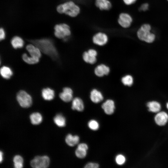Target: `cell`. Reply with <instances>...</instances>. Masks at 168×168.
Masks as SVG:
<instances>
[{"label": "cell", "mask_w": 168, "mask_h": 168, "mask_svg": "<svg viewBox=\"0 0 168 168\" xmlns=\"http://www.w3.org/2000/svg\"><path fill=\"white\" fill-rule=\"evenodd\" d=\"M29 41L37 46L41 52L49 56L53 60H57L58 53L52 40L48 38H42L30 40Z\"/></svg>", "instance_id": "cell-1"}, {"label": "cell", "mask_w": 168, "mask_h": 168, "mask_svg": "<svg viewBox=\"0 0 168 168\" xmlns=\"http://www.w3.org/2000/svg\"><path fill=\"white\" fill-rule=\"evenodd\" d=\"M57 10L60 13L65 14L72 17L77 16L80 11L79 7L72 1L59 5L57 7Z\"/></svg>", "instance_id": "cell-2"}, {"label": "cell", "mask_w": 168, "mask_h": 168, "mask_svg": "<svg viewBox=\"0 0 168 168\" xmlns=\"http://www.w3.org/2000/svg\"><path fill=\"white\" fill-rule=\"evenodd\" d=\"M151 26L149 24L142 25L138 30L137 35L141 40L148 43L152 42L155 38V35L150 32Z\"/></svg>", "instance_id": "cell-3"}, {"label": "cell", "mask_w": 168, "mask_h": 168, "mask_svg": "<svg viewBox=\"0 0 168 168\" xmlns=\"http://www.w3.org/2000/svg\"><path fill=\"white\" fill-rule=\"evenodd\" d=\"M55 36L60 39H65L69 36L71 31L69 26L67 24L62 23L56 25L54 27Z\"/></svg>", "instance_id": "cell-4"}, {"label": "cell", "mask_w": 168, "mask_h": 168, "mask_svg": "<svg viewBox=\"0 0 168 168\" xmlns=\"http://www.w3.org/2000/svg\"><path fill=\"white\" fill-rule=\"evenodd\" d=\"M16 99L20 105L23 108H28L32 104L31 96L23 90H21L17 93Z\"/></svg>", "instance_id": "cell-5"}, {"label": "cell", "mask_w": 168, "mask_h": 168, "mask_svg": "<svg viewBox=\"0 0 168 168\" xmlns=\"http://www.w3.org/2000/svg\"><path fill=\"white\" fill-rule=\"evenodd\" d=\"M49 158L46 156H37L30 162L31 166L34 168H46L49 166Z\"/></svg>", "instance_id": "cell-6"}, {"label": "cell", "mask_w": 168, "mask_h": 168, "mask_svg": "<svg viewBox=\"0 0 168 168\" xmlns=\"http://www.w3.org/2000/svg\"><path fill=\"white\" fill-rule=\"evenodd\" d=\"M97 55V51L94 49H91L83 53L82 58L85 62L91 64H93L96 61Z\"/></svg>", "instance_id": "cell-7"}, {"label": "cell", "mask_w": 168, "mask_h": 168, "mask_svg": "<svg viewBox=\"0 0 168 168\" xmlns=\"http://www.w3.org/2000/svg\"><path fill=\"white\" fill-rule=\"evenodd\" d=\"M132 21L131 16L128 14L125 13H121L118 19L119 25L124 28L129 27Z\"/></svg>", "instance_id": "cell-8"}, {"label": "cell", "mask_w": 168, "mask_h": 168, "mask_svg": "<svg viewBox=\"0 0 168 168\" xmlns=\"http://www.w3.org/2000/svg\"><path fill=\"white\" fill-rule=\"evenodd\" d=\"M93 43L99 46H102L105 45L108 41L107 35L103 32H98L95 34L92 38Z\"/></svg>", "instance_id": "cell-9"}, {"label": "cell", "mask_w": 168, "mask_h": 168, "mask_svg": "<svg viewBox=\"0 0 168 168\" xmlns=\"http://www.w3.org/2000/svg\"><path fill=\"white\" fill-rule=\"evenodd\" d=\"M60 99L65 102H69L73 99V91L69 87H65L63 90V92L59 95Z\"/></svg>", "instance_id": "cell-10"}, {"label": "cell", "mask_w": 168, "mask_h": 168, "mask_svg": "<svg viewBox=\"0 0 168 168\" xmlns=\"http://www.w3.org/2000/svg\"><path fill=\"white\" fill-rule=\"evenodd\" d=\"M105 113L108 115H111L114 112L115 108L114 101L111 99L106 100L101 105Z\"/></svg>", "instance_id": "cell-11"}, {"label": "cell", "mask_w": 168, "mask_h": 168, "mask_svg": "<svg viewBox=\"0 0 168 168\" xmlns=\"http://www.w3.org/2000/svg\"><path fill=\"white\" fill-rule=\"evenodd\" d=\"M110 71V68L108 66L105 64H101L95 68L94 73L97 76L101 77L108 75Z\"/></svg>", "instance_id": "cell-12"}, {"label": "cell", "mask_w": 168, "mask_h": 168, "mask_svg": "<svg viewBox=\"0 0 168 168\" xmlns=\"http://www.w3.org/2000/svg\"><path fill=\"white\" fill-rule=\"evenodd\" d=\"M90 98L93 102L98 103L103 100L104 97L100 91L96 89H94L90 92Z\"/></svg>", "instance_id": "cell-13"}, {"label": "cell", "mask_w": 168, "mask_h": 168, "mask_svg": "<svg viewBox=\"0 0 168 168\" xmlns=\"http://www.w3.org/2000/svg\"><path fill=\"white\" fill-rule=\"evenodd\" d=\"M156 124L159 126L165 125L168 120V115L165 112H161L157 114L155 117Z\"/></svg>", "instance_id": "cell-14"}, {"label": "cell", "mask_w": 168, "mask_h": 168, "mask_svg": "<svg viewBox=\"0 0 168 168\" xmlns=\"http://www.w3.org/2000/svg\"><path fill=\"white\" fill-rule=\"evenodd\" d=\"M27 51L31 56L40 58L41 57V51L40 49L34 44H30L26 47Z\"/></svg>", "instance_id": "cell-15"}, {"label": "cell", "mask_w": 168, "mask_h": 168, "mask_svg": "<svg viewBox=\"0 0 168 168\" xmlns=\"http://www.w3.org/2000/svg\"><path fill=\"white\" fill-rule=\"evenodd\" d=\"M72 108L73 110L82 111L84 109V103L81 99L76 97L72 100Z\"/></svg>", "instance_id": "cell-16"}, {"label": "cell", "mask_w": 168, "mask_h": 168, "mask_svg": "<svg viewBox=\"0 0 168 168\" xmlns=\"http://www.w3.org/2000/svg\"><path fill=\"white\" fill-rule=\"evenodd\" d=\"M95 5L100 10H108L112 7L111 3L109 0H96Z\"/></svg>", "instance_id": "cell-17"}, {"label": "cell", "mask_w": 168, "mask_h": 168, "mask_svg": "<svg viewBox=\"0 0 168 168\" xmlns=\"http://www.w3.org/2000/svg\"><path fill=\"white\" fill-rule=\"evenodd\" d=\"M54 91L49 88L43 89L42 91V96L43 98L46 100H51L54 97Z\"/></svg>", "instance_id": "cell-18"}, {"label": "cell", "mask_w": 168, "mask_h": 168, "mask_svg": "<svg viewBox=\"0 0 168 168\" xmlns=\"http://www.w3.org/2000/svg\"><path fill=\"white\" fill-rule=\"evenodd\" d=\"M65 140L68 146L73 147L79 143V138L77 135H72L69 134L66 136Z\"/></svg>", "instance_id": "cell-19"}, {"label": "cell", "mask_w": 168, "mask_h": 168, "mask_svg": "<svg viewBox=\"0 0 168 168\" xmlns=\"http://www.w3.org/2000/svg\"><path fill=\"white\" fill-rule=\"evenodd\" d=\"M11 44L13 47L16 49L22 48L24 44L23 39L19 36H15L11 40Z\"/></svg>", "instance_id": "cell-20"}, {"label": "cell", "mask_w": 168, "mask_h": 168, "mask_svg": "<svg viewBox=\"0 0 168 168\" xmlns=\"http://www.w3.org/2000/svg\"><path fill=\"white\" fill-rule=\"evenodd\" d=\"M0 72L2 77L7 79L10 78L13 75L11 69L6 66H3L1 68Z\"/></svg>", "instance_id": "cell-21"}, {"label": "cell", "mask_w": 168, "mask_h": 168, "mask_svg": "<svg viewBox=\"0 0 168 168\" xmlns=\"http://www.w3.org/2000/svg\"><path fill=\"white\" fill-rule=\"evenodd\" d=\"M31 123L34 125H38L40 124L42 120V117L40 113L35 112L30 115Z\"/></svg>", "instance_id": "cell-22"}, {"label": "cell", "mask_w": 168, "mask_h": 168, "mask_svg": "<svg viewBox=\"0 0 168 168\" xmlns=\"http://www.w3.org/2000/svg\"><path fill=\"white\" fill-rule=\"evenodd\" d=\"M147 106L148 108V110L153 112H157L161 109L160 104L156 101H152L147 103Z\"/></svg>", "instance_id": "cell-23"}, {"label": "cell", "mask_w": 168, "mask_h": 168, "mask_svg": "<svg viewBox=\"0 0 168 168\" xmlns=\"http://www.w3.org/2000/svg\"><path fill=\"white\" fill-rule=\"evenodd\" d=\"M54 121L56 125L59 127H62L65 126V119L61 114L56 115L54 118Z\"/></svg>", "instance_id": "cell-24"}, {"label": "cell", "mask_w": 168, "mask_h": 168, "mask_svg": "<svg viewBox=\"0 0 168 168\" xmlns=\"http://www.w3.org/2000/svg\"><path fill=\"white\" fill-rule=\"evenodd\" d=\"M23 60L26 63L29 64H34L38 63L39 61V58L32 56L29 57L24 53L22 56Z\"/></svg>", "instance_id": "cell-25"}, {"label": "cell", "mask_w": 168, "mask_h": 168, "mask_svg": "<svg viewBox=\"0 0 168 168\" xmlns=\"http://www.w3.org/2000/svg\"><path fill=\"white\" fill-rule=\"evenodd\" d=\"M14 167L15 168H21L23 167V160L20 155H16L13 158Z\"/></svg>", "instance_id": "cell-26"}, {"label": "cell", "mask_w": 168, "mask_h": 168, "mask_svg": "<svg viewBox=\"0 0 168 168\" xmlns=\"http://www.w3.org/2000/svg\"><path fill=\"white\" fill-rule=\"evenodd\" d=\"M121 82L124 85L130 86L133 84V79L131 76L129 75H126L122 77Z\"/></svg>", "instance_id": "cell-27"}, {"label": "cell", "mask_w": 168, "mask_h": 168, "mask_svg": "<svg viewBox=\"0 0 168 168\" xmlns=\"http://www.w3.org/2000/svg\"><path fill=\"white\" fill-rule=\"evenodd\" d=\"M76 156L79 158H85L87 154V150L77 147L75 152Z\"/></svg>", "instance_id": "cell-28"}, {"label": "cell", "mask_w": 168, "mask_h": 168, "mask_svg": "<svg viewBox=\"0 0 168 168\" xmlns=\"http://www.w3.org/2000/svg\"><path fill=\"white\" fill-rule=\"evenodd\" d=\"M88 125L90 129L94 131L97 130L99 127V125L98 122L93 119L89 121Z\"/></svg>", "instance_id": "cell-29"}, {"label": "cell", "mask_w": 168, "mask_h": 168, "mask_svg": "<svg viewBox=\"0 0 168 168\" xmlns=\"http://www.w3.org/2000/svg\"><path fill=\"white\" fill-rule=\"evenodd\" d=\"M116 163L118 165H123L126 161L125 158L124 156L122 154L117 155L115 158Z\"/></svg>", "instance_id": "cell-30"}, {"label": "cell", "mask_w": 168, "mask_h": 168, "mask_svg": "<svg viewBox=\"0 0 168 168\" xmlns=\"http://www.w3.org/2000/svg\"><path fill=\"white\" fill-rule=\"evenodd\" d=\"M99 165L96 163L89 162L86 164L84 166L85 168H98Z\"/></svg>", "instance_id": "cell-31"}, {"label": "cell", "mask_w": 168, "mask_h": 168, "mask_svg": "<svg viewBox=\"0 0 168 168\" xmlns=\"http://www.w3.org/2000/svg\"><path fill=\"white\" fill-rule=\"evenodd\" d=\"M5 37V31L2 28H1L0 29V40H4Z\"/></svg>", "instance_id": "cell-32"}, {"label": "cell", "mask_w": 168, "mask_h": 168, "mask_svg": "<svg viewBox=\"0 0 168 168\" xmlns=\"http://www.w3.org/2000/svg\"><path fill=\"white\" fill-rule=\"evenodd\" d=\"M148 7L149 5L148 3H144L139 8V10L141 11H145L148 9Z\"/></svg>", "instance_id": "cell-33"}, {"label": "cell", "mask_w": 168, "mask_h": 168, "mask_svg": "<svg viewBox=\"0 0 168 168\" xmlns=\"http://www.w3.org/2000/svg\"><path fill=\"white\" fill-rule=\"evenodd\" d=\"M87 150L88 149L87 145L85 143H81L79 144L77 146V147Z\"/></svg>", "instance_id": "cell-34"}, {"label": "cell", "mask_w": 168, "mask_h": 168, "mask_svg": "<svg viewBox=\"0 0 168 168\" xmlns=\"http://www.w3.org/2000/svg\"><path fill=\"white\" fill-rule=\"evenodd\" d=\"M127 5H130L135 3L137 0H123Z\"/></svg>", "instance_id": "cell-35"}, {"label": "cell", "mask_w": 168, "mask_h": 168, "mask_svg": "<svg viewBox=\"0 0 168 168\" xmlns=\"http://www.w3.org/2000/svg\"><path fill=\"white\" fill-rule=\"evenodd\" d=\"M0 162L1 163L2 161L3 160V153L1 151L0 152Z\"/></svg>", "instance_id": "cell-36"}, {"label": "cell", "mask_w": 168, "mask_h": 168, "mask_svg": "<svg viewBox=\"0 0 168 168\" xmlns=\"http://www.w3.org/2000/svg\"><path fill=\"white\" fill-rule=\"evenodd\" d=\"M166 106H167V109H168V103H167V104Z\"/></svg>", "instance_id": "cell-37"}, {"label": "cell", "mask_w": 168, "mask_h": 168, "mask_svg": "<svg viewBox=\"0 0 168 168\" xmlns=\"http://www.w3.org/2000/svg\"><path fill=\"white\" fill-rule=\"evenodd\" d=\"M168 1V0H167Z\"/></svg>", "instance_id": "cell-38"}]
</instances>
